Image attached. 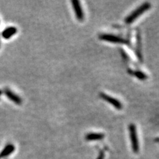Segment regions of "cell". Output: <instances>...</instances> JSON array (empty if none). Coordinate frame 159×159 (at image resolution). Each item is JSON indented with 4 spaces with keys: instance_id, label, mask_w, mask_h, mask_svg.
Masks as SVG:
<instances>
[{
    "instance_id": "cell-1",
    "label": "cell",
    "mask_w": 159,
    "mask_h": 159,
    "mask_svg": "<svg viewBox=\"0 0 159 159\" xmlns=\"http://www.w3.org/2000/svg\"><path fill=\"white\" fill-rule=\"evenodd\" d=\"M151 6V4L149 2H145L142 3L140 6L134 10L125 19V23L130 24L133 23L139 16H140L142 13L150 8Z\"/></svg>"
},
{
    "instance_id": "cell-2",
    "label": "cell",
    "mask_w": 159,
    "mask_h": 159,
    "mask_svg": "<svg viewBox=\"0 0 159 159\" xmlns=\"http://www.w3.org/2000/svg\"><path fill=\"white\" fill-rule=\"evenodd\" d=\"M99 39L103 40V41H106L111 43H120V44H129V41L128 40L124 39L120 36L116 35L113 34H109V33H102L99 35Z\"/></svg>"
},
{
    "instance_id": "cell-3",
    "label": "cell",
    "mask_w": 159,
    "mask_h": 159,
    "mask_svg": "<svg viewBox=\"0 0 159 159\" xmlns=\"http://www.w3.org/2000/svg\"><path fill=\"white\" fill-rule=\"evenodd\" d=\"M129 135H130V139L131 142L132 149L134 152L137 153L139 151V141L137 138V134L136 130V126L134 124L131 123L129 126Z\"/></svg>"
},
{
    "instance_id": "cell-4",
    "label": "cell",
    "mask_w": 159,
    "mask_h": 159,
    "mask_svg": "<svg viewBox=\"0 0 159 159\" xmlns=\"http://www.w3.org/2000/svg\"><path fill=\"white\" fill-rule=\"evenodd\" d=\"M99 96H100L103 99H104V100H106L108 103L111 104V105L116 109H121L123 108V104L119 102L118 99L109 96L105 93H99Z\"/></svg>"
},
{
    "instance_id": "cell-5",
    "label": "cell",
    "mask_w": 159,
    "mask_h": 159,
    "mask_svg": "<svg viewBox=\"0 0 159 159\" xmlns=\"http://www.w3.org/2000/svg\"><path fill=\"white\" fill-rule=\"evenodd\" d=\"M71 2L77 19L79 21H82L84 18V13L83 12L80 2L78 1V0H72Z\"/></svg>"
},
{
    "instance_id": "cell-6",
    "label": "cell",
    "mask_w": 159,
    "mask_h": 159,
    "mask_svg": "<svg viewBox=\"0 0 159 159\" xmlns=\"http://www.w3.org/2000/svg\"><path fill=\"white\" fill-rule=\"evenodd\" d=\"M4 93L6 94V96L11 100L15 103L17 104V105H21L22 103V99L20 98L17 94L13 93L11 90H10L8 88H6L4 89Z\"/></svg>"
},
{
    "instance_id": "cell-7",
    "label": "cell",
    "mask_w": 159,
    "mask_h": 159,
    "mask_svg": "<svg viewBox=\"0 0 159 159\" xmlns=\"http://www.w3.org/2000/svg\"><path fill=\"white\" fill-rule=\"evenodd\" d=\"M17 29L15 27H9L6 28V29L3 30L2 32V37L5 39H9L11 38L12 36H13L15 34L17 33Z\"/></svg>"
},
{
    "instance_id": "cell-8",
    "label": "cell",
    "mask_w": 159,
    "mask_h": 159,
    "mask_svg": "<svg viewBox=\"0 0 159 159\" xmlns=\"http://www.w3.org/2000/svg\"><path fill=\"white\" fill-rule=\"evenodd\" d=\"M15 151V147L12 144H9L3 149V151L0 152V158L7 157L10 155Z\"/></svg>"
},
{
    "instance_id": "cell-9",
    "label": "cell",
    "mask_w": 159,
    "mask_h": 159,
    "mask_svg": "<svg viewBox=\"0 0 159 159\" xmlns=\"http://www.w3.org/2000/svg\"><path fill=\"white\" fill-rule=\"evenodd\" d=\"M103 133H88L86 135V139L88 141H97L101 140L104 138Z\"/></svg>"
},
{
    "instance_id": "cell-10",
    "label": "cell",
    "mask_w": 159,
    "mask_h": 159,
    "mask_svg": "<svg viewBox=\"0 0 159 159\" xmlns=\"http://www.w3.org/2000/svg\"><path fill=\"white\" fill-rule=\"evenodd\" d=\"M131 74H132L133 75H134L135 76H136L137 78H138L139 79L142 80H144L147 78V76L145 73H144L140 70H137V71H129Z\"/></svg>"
},
{
    "instance_id": "cell-11",
    "label": "cell",
    "mask_w": 159,
    "mask_h": 159,
    "mask_svg": "<svg viewBox=\"0 0 159 159\" xmlns=\"http://www.w3.org/2000/svg\"><path fill=\"white\" fill-rule=\"evenodd\" d=\"M103 157H104L103 152V151H101L100 153H99V157L98 158V159H103Z\"/></svg>"
},
{
    "instance_id": "cell-12",
    "label": "cell",
    "mask_w": 159,
    "mask_h": 159,
    "mask_svg": "<svg viewBox=\"0 0 159 159\" xmlns=\"http://www.w3.org/2000/svg\"><path fill=\"white\" fill-rule=\"evenodd\" d=\"M1 94H2V92H1V90H0V96H1Z\"/></svg>"
}]
</instances>
